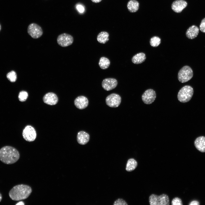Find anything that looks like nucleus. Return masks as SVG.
<instances>
[{"mask_svg":"<svg viewBox=\"0 0 205 205\" xmlns=\"http://www.w3.org/2000/svg\"><path fill=\"white\" fill-rule=\"evenodd\" d=\"M19 151L13 147L5 146L0 149V160L4 163H14L19 159Z\"/></svg>","mask_w":205,"mask_h":205,"instance_id":"1","label":"nucleus"},{"mask_svg":"<svg viewBox=\"0 0 205 205\" xmlns=\"http://www.w3.org/2000/svg\"><path fill=\"white\" fill-rule=\"evenodd\" d=\"M32 192V188L29 186L20 184L14 186L9 191V195L12 200L17 201L27 198Z\"/></svg>","mask_w":205,"mask_h":205,"instance_id":"2","label":"nucleus"},{"mask_svg":"<svg viewBox=\"0 0 205 205\" xmlns=\"http://www.w3.org/2000/svg\"><path fill=\"white\" fill-rule=\"evenodd\" d=\"M194 93L192 87L189 85H185L179 91L178 95V100L183 103L189 101L192 97Z\"/></svg>","mask_w":205,"mask_h":205,"instance_id":"3","label":"nucleus"},{"mask_svg":"<svg viewBox=\"0 0 205 205\" xmlns=\"http://www.w3.org/2000/svg\"><path fill=\"white\" fill-rule=\"evenodd\" d=\"M149 203L151 205H169V200L168 196L163 194L158 196L154 194L151 195L149 197Z\"/></svg>","mask_w":205,"mask_h":205,"instance_id":"4","label":"nucleus"},{"mask_svg":"<svg viewBox=\"0 0 205 205\" xmlns=\"http://www.w3.org/2000/svg\"><path fill=\"white\" fill-rule=\"evenodd\" d=\"M193 72L189 66L185 65L182 67L179 71L178 78L179 82L184 83L190 80L193 76Z\"/></svg>","mask_w":205,"mask_h":205,"instance_id":"5","label":"nucleus"},{"mask_svg":"<svg viewBox=\"0 0 205 205\" xmlns=\"http://www.w3.org/2000/svg\"><path fill=\"white\" fill-rule=\"evenodd\" d=\"M22 135L24 139L27 141H34L36 137V133L35 129L30 125L26 126L23 130Z\"/></svg>","mask_w":205,"mask_h":205,"instance_id":"6","label":"nucleus"},{"mask_svg":"<svg viewBox=\"0 0 205 205\" xmlns=\"http://www.w3.org/2000/svg\"><path fill=\"white\" fill-rule=\"evenodd\" d=\"M27 32L28 34L34 39L39 38L43 34V31L41 27L34 23H32L28 26Z\"/></svg>","mask_w":205,"mask_h":205,"instance_id":"7","label":"nucleus"},{"mask_svg":"<svg viewBox=\"0 0 205 205\" xmlns=\"http://www.w3.org/2000/svg\"><path fill=\"white\" fill-rule=\"evenodd\" d=\"M121 98L118 94L113 93L107 96L105 99L106 104L112 108L118 107L121 102Z\"/></svg>","mask_w":205,"mask_h":205,"instance_id":"8","label":"nucleus"},{"mask_svg":"<svg viewBox=\"0 0 205 205\" xmlns=\"http://www.w3.org/2000/svg\"><path fill=\"white\" fill-rule=\"evenodd\" d=\"M73 41V36L66 33H63L60 35L57 38L58 44L63 47H66L71 45Z\"/></svg>","mask_w":205,"mask_h":205,"instance_id":"9","label":"nucleus"},{"mask_svg":"<svg viewBox=\"0 0 205 205\" xmlns=\"http://www.w3.org/2000/svg\"><path fill=\"white\" fill-rule=\"evenodd\" d=\"M156 97L155 91L152 89L146 90L142 96V99L143 102L146 104H150L155 101Z\"/></svg>","mask_w":205,"mask_h":205,"instance_id":"10","label":"nucleus"},{"mask_svg":"<svg viewBox=\"0 0 205 205\" xmlns=\"http://www.w3.org/2000/svg\"><path fill=\"white\" fill-rule=\"evenodd\" d=\"M117 84V81L113 78H106L103 80L102 83V88L107 91H110L114 89Z\"/></svg>","mask_w":205,"mask_h":205,"instance_id":"11","label":"nucleus"},{"mask_svg":"<svg viewBox=\"0 0 205 205\" xmlns=\"http://www.w3.org/2000/svg\"><path fill=\"white\" fill-rule=\"evenodd\" d=\"M74 103L76 107L79 109H83L86 108L89 104L87 98L83 96L78 97L75 100Z\"/></svg>","mask_w":205,"mask_h":205,"instance_id":"12","label":"nucleus"},{"mask_svg":"<svg viewBox=\"0 0 205 205\" xmlns=\"http://www.w3.org/2000/svg\"><path fill=\"white\" fill-rule=\"evenodd\" d=\"M43 99L45 103L51 105L56 104L58 101V98L57 95L52 92L46 94L43 97Z\"/></svg>","mask_w":205,"mask_h":205,"instance_id":"13","label":"nucleus"},{"mask_svg":"<svg viewBox=\"0 0 205 205\" xmlns=\"http://www.w3.org/2000/svg\"><path fill=\"white\" fill-rule=\"evenodd\" d=\"M187 2L184 0H176L171 5L172 9L177 13H181L187 6Z\"/></svg>","mask_w":205,"mask_h":205,"instance_id":"14","label":"nucleus"},{"mask_svg":"<svg viewBox=\"0 0 205 205\" xmlns=\"http://www.w3.org/2000/svg\"><path fill=\"white\" fill-rule=\"evenodd\" d=\"M90 136L89 134L84 131L79 132L77 136V141L80 144L84 145L89 141Z\"/></svg>","mask_w":205,"mask_h":205,"instance_id":"15","label":"nucleus"},{"mask_svg":"<svg viewBox=\"0 0 205 205\" xmlns=\"http://www.w3.org/2000/svg\"><path fill=\"white\" fill-rule=\"evenodd\" d=\"M199 29L197 26L193 25L190 27L187 30L186 35L187 38L190 39L196 38L198 36Z\"/></svg>","mask_w":205,"mask_h":205,"instance_id":"16","label":"nucleus"},{"mask_svg":"<svg viewBox=\"0 0 205 205\" xmlns=\"http://www.w3.org/2000/svg\"><path fill=\"white\" fill-rule=\"evenodd\" d=\"M194 145L197 149L202 152H205V137L200 136L197 138Z\"/></svg>","mask_w":205,"mask_h":205,"instance_id":"17","label":"nucleus"},{"mask_svg":"<svg viewBox=\"0 0 205 205\" xmlns=\"http://www.w3.org/2000/svg\"><path fill=\"white\" fill-rule=\"evenodd\" d=\"M146 59L145 54L143 52L137 54L133 56L132 61L135 64H139L143 62Z\"/></svg>","mask_w":205,"mask_h":205,"instance_id":"18","label":"nucleus"},{"mask_svg":"<svg viewBox=\"0 0 205 205\" xmlns=\"http://www.w3.org/2000/svg\"><path fill=\"white\" fill-rule=\"evenodd\" d=\"M139 6V3L136 0H130L128 3L127 7L130 12L134 13L138 10Z\"/></svg>","mask_w":205,"mask_h":205,"instance_id":"19","label":"nucleus"},{"mask_svg":"<svg viewBox=\"0 0 205 205\" xmlns=\"http://www.w3.org/2000/svg\"><path fill=\"white\" fill-rule=\"evenodd\" d=\"M109 34L108 32L105 31H102L98 34L97 40L99 42L104 44L109 40Z\"/></svg>","mask_w":205,"mask_h":205,"instance_id":"20","label":"nucleus"},{"mask_svg":"<svg viewBox=\"0 0 205 205\" xmlns=\"http://www.w3.org/2000/svg\"><path fill=\"white\" fill-rule=\"evenodd\" d=\"M137 165V162L133 158L129 159L126 164V170L128 172L132 171L136 168Z\"/></svg>","mask_w":205,"mask_h":205,"instance_id":"21","label":"nucleus"},{"mask_svg":"<svg viewBox=\"0 0 205 205\" xmlns=\"http://www.w3.org/2000/svg\"><path fill=\"white\" fill-rule=\"evenodd\" d=\"M110 64V61L107 58L102 57L100 58L99 65L101 69H105L108 68Z\"/></svg>","mask_w":205,"mask_h":205,"instance_id":"22","label":"nucleus"},{"mask_svg":"<svg viewBox=\"0 0 205 205\" xmlns=\"http://www.w3.org/2000/svg\"><path fill=\"white\" fill-rule=\"evenodd\" d=\"M149 42L151 46L156 47L159 45L161 42V40L159 37L154 36L150 39Z\"/></svg>","mask_w":205,"mask_h":205,"instance_id":"23","label":"nucleus"},{"mask_svg":"<svg viewBox=\"0 0 205 205\" xmlns=\"http://www.w3.org/2000/svg\"><path fill=\"white\" fill-rule=\"evenodd\" d=\"M7 77L10 81L12 82H15L17 80V74L15 71H12L7 74Z\"/></svg>","mask_w":205,"mask_h":205,"instance_id":"24","label":"nucleus"},{"mask_svg":"<svg viewBox=\"0 0 205 205\" xmlns=\"http://www.w3.org/2000/svg\"><path fill=\"white\" fill-rule=\"evenodd\" d=\"M28 96V93L25 91H20L19 94L18 99L20 101L23 102L25 101Z\"/></svg>","mask_w":205,"mask_h":205,"instance_id":"25","label":"nucleus"},{"mask_svg":"<svg viewBox=\"0 0 205 205\" xmlns=\"http://www.w3.org/2000/svg\"><path fill=\"white\" fill-rule=\"evenodd\" d=\"M171 204L172 205H182L183 204L181 199L178 197H176L172 200Z\"/></svg>","mask_w":205,"mask_h":205,"instance_id":"26","label":"nucleus"},{"mask_svg":"<svg viewBox=\"0 0 205 205\" xmlns=\"http://www.w3.org/2000/svg\"><path fill=\"white\" fill-rule=\"evenodd\" d=\"M127 202L123 199L118 198L114 202L113 205H127Z\"/></svg>","mask_w":205,"mask_h":205,"instance_id":"27","label":"nucleus"},{"mask_svg":"<svg viewBox=\"0 0 205 205\" xmlns=\"http://www.w3.org/2000/svg\"><path fill=\"white\" fill-rule=\"evenodd\" d=\"M199 27L200 30L202 32L205 33V18L202 20Z\"/></svg>","mask_w":205,"mask_h":205,"instance_id":"28","label":"nucleus"},{"mask_svg":"<svg viewBox=\"0 0 205 205\" xmlns=\"http://www.w3.org/2000/svg\"><path fill=\"white\" fill-rule=\"evenodd\" d=\"M76 8L79 13H83L85 11V8L81 5H77L76 6Z\"/></svg>","mask_w":205,"mask_h":205,"instance_id":"29","label":"nucleus"},{"mask_svg":"<svg viewBox=\"0 0 205 205\" xmlns=\"http://www.w3.org/2000/svg\"><path fill=\"white\" fill-rule=\"evenodd\" d=\"M189 204V205H199L200 204L198 201L193 200Z\"/></svg>","mask_w":205,"mask_h":205,"instance_id":"30","label":"nucleus"},{"mask_svg":"<svg viewBox=\"0 0 205 205\" xmlns=\"http://www.w3.org/2000/svg\"><path fill=\"white\" fill-rule=\"evenodd\" d=\"M91 1L93 2L97 3L101 2L102 0H91Z\"/></svg>","mask_w":205,"mask_h":205,"instance_id":"31","label":"nucleus"},{"mask_svg":"<svg viewBox=\"0 0 205 205\" xmlns=\"http://www.w3.org/2000/svg\"><path fill=\"white\" fill-rule=\"evenodd\" d=\"M16 205H24V202H23L20 201V202H18L17 204H16Z\"/></svg>","mask_w":205,"mask_h":205,"instance_id":"32","label":"nucleus"},{"mask_svg":"<svg viewBox=\"0 0 205 205\" xmlns=\"http://www.w3.org/2000/svg\"><path fill=\"white\" fill-rule=\"evenodd\" d=\"M2 198V195L0 193V202L1 201Z\"/></svg>","mask_w":205,"mask_h":205,"instance_id":"33","label":"nucleus"},{"mask_svg":"<svg viewBox=\"0 0 205 205\" xmlns=\"http://www.w3.org/2000/svg\"><path fill=\"white\" fill-rule=\"evenodd\" d=\"M1 25H0V31L1 29Z\"/></svg>","mask_w":205,"mask_h":205,"instance_id":"34","label":"nucleus"}]
</instances>
